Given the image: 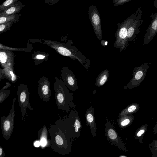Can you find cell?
I'll use <instances>...</instances> for the list:
<instances>
[{"label":"cell","mask_w":157,"mask_h":157,"mask_svg":"<svg viewBox=\"0 0 157 157\" xmlns=\"http://www.w3.org/2000/svg\"><path fill=\"white\" fill-rule=\"evenodd\" d=\"M21 16V14H18L6 16H0V24L12 21L17 22L19 21Z\"/></svg>","instance_id":"18"},{"label":"cell","mask_w":157,"mask_h":157,"mask_svg":"<svg viewBox=\"0 0 157 157\" xmlns=\"http://www.w3.org/2000/svg\"><path fill=\"white\" fill-rule=\"evenodd\" d=\"M151 63H144L134 68L132 77L129 82L124 87L125 89H132L138 86L144 80L147 72Z\"/></svg>","instance_id":"5"},{"label":"cell","mask_w":157,"mask_h":157,"mask_svg":"<svg viewBox=\"0 0 157 157\" xmlns=\"http://www.w3.org/2000/svg\"><path fill=\"white\" fill-rule=\"evenodd\" d=\"M86 120L87 123L94 130L96 129L94 110L92 106L86 109L85 114Z\"/></svg>","instance_id":"13"},{"label":"cell","mask_w":157,"mask_h":157,"mask_svg":"<svg viewBox=\"0 0 157 157\" xmlns=\"http://www.w3.org/2000/svg\"><path fill=\"white\" fill-rule=\"evenodd\" d=\"M15 57V54L13 52L0 49V65L3 68L7 67L14 70Z\"/></svg>","instance_id":"11"},{"label":"cell","mask_w":157,"mask_h":157,"mask_svg":"<svg viewBox=\"0 0 157 157\" xmlns=\"http://www.w3.org/2000/svg\"><path fill=\"white\" fill-rule=\"evenodd\" d=\"M131 0H113L112 3L114 6L122 5L128 2Z\"/></svg>","instance_id":"24"},{"label":"cell","mask_w":157,"mask_h":157,"mask_svg":"<svg viewBox=\"0 0 157 157\" xmlns=\"http://www.w3.org/2000/svg\"><path fill=\"white\" fill-rule=\"evenodd\" d=\"M11 83L10 82H6V84L1 90H7V88L11 86Z\"/></svg>","instance_id":"26"},{"label":"cell","mask_w":157,"mask_h":157,"mask_svg":"<svg viewBox=\"0 0 157 157\" xmlns=\"http://www.w3.org/2000/svg\"><path fill=\"white\" fill-rule=\"evenodd\" d=\"M40 144V142L38 141H36L34 144L35 146L36 147H38Z\"/></svg>","instance_id":"32"},{"label":"cell","mask_w":157,"mask_h":157,"mask_svg":"<svg viewBox=\"0 0 157 157\" xmlns=\"http://www.w3.org/2000/svg\"><path fill=\"white\" fill-rule=\"evenodd\" d=\"M0 49H3L6 50L10 51H27V49L26 48H18L13 47H10L4 45L3 44L0 43Z\"/></svg>","instance_id":"22"},{"label":"cell","mask_w":157,"mask_h":157,"mask_svg":"<svg viewBox=\"0 0 157 157\" xmlns=\"http://www.w3.org/2000/svg\"><path fill=\"white\" fill-rule=\"evenodd\" d=\"M45 56L41 55H38L36 56V58L38 59H42L44 58Z\"/></svg>","instance_id":"31"},{"label":"cell","mask_w":157,"mask_h":157,"mask_svg":"<svg viewBox=\"0 0 157 157\" xmlns=\"http://www.w3.org/2000/svg\"><path fill=\"white\" fill-rule=\"evenodd\" d=\"M108 42L106 40H101V44L103 46H105L107 45Z\"/></svg>","instance_id":"29"},{"label":"cell","mask_w":157,"mask_h":157,"mask_svg":"<svg viewBox=\"0 0 157 157\" xmlns=\"http://www.w3.org/2000/svg\"><path fill=\"white\" fill-rule=\"evenodd\" d=\"M40 144L41 146H44L46 144V139L44 138H42L41 140Z\"/></svg>","instance_id":"28"},{"label":"cell","mask_w":157,"mask_h":157,"mask_svg":"<svg viewBox=\"0 0 157 157\" xmlns=\"http://www.w3.org/2000/svg\"><path fill=\"white\" fill-rule=\"evenodd\" d=\"M139 109V104L138 103H132L126 107L119 113L118 117L125 115L132 114L137 112Z\"/></svg>","instance_id":"16"},{"label":"cell","mask_w":157,"mask_h":157,"mask_svg":"<svg viewBox=\"0 0 157 157\" xmlns=\"http://www.w3.org/2000/svg\"><path fill=\"white\" fill-rule=\"evenodd\" d=\"M55 78L53 88L57 108L68 114L71 109L74 108L76 106L73 101L74 94L70 91L62 80L56 76Z\"/></svg>","instance_id":"1"},{"label":"cell","mask_w":157,"mask_h":157,"mask_svg":"<svg viewBox=\"0 0 157 157\" xmlns=\"http://www.w3.org/2000/svg\"><path fill=\"white\" fill-rule=\"evenodd\" d=\"M56 141L57 144L59 145H62L63 143V140L61 137L59 135H57L55 137Z\"/></svg>","instance_id":"25"},{"label":"cell","mask_w":157,"mask_h":157,"mask_svg":"<svg viewBox=\"0 0 157 157\" xmlns=\"http://www.w3.org/2000/svg\"><path fill=\"white\" fill-rule=\"evenodd\" d=\"M126 157L124 156H121V157Z\"/></svg>","instance_id":"34"},{"label":"cell","mask_w":157,"mask_h":157,"mask_svg":"<svg viewBox=\"0 0 157 157\" xmlns=\"http://www.w3.org/2000/svg\"><path fill=\"white\" fill-rule=\"evenodd\" d=\"M138 12L136 18L133 23L128 28L127 39V44L128 47L130 43L135 42L137 37L140 33L139 29L140 26L143 22L142 19V11L141 7L138 9Z\"/></svg>","instance_id":"6"},{"label":"cell","mask_w":157,"mask_h":157,"mask_svg":"<svg viewBox=\"0 0 157 157\" xmlns=\"http://www.w3.org/2000/svg\"><path fill=\"white\" fill-rule=\"evenodd\" d=\"M24 6L22 2L18 0L10 7L0 13V16H6L17 14L20 12Z\"/></svg>","instance_id":"12"},{"label":"cell","mask_w":157,"mask_h":157,"mask_svg":"<svg viewBox=\"0 0 157 157\" xmlns=\"http://www.w3.org/2000/svg\"><path fill=\"white\" fill-rule=\"evenodd\" d=\"M109 76V71L107 69L100 72L96 78L95 86L100 87L103 86L107 82Z\"/></svg>","instance_id":"15"},{"label":"cell","mask_w":157,"mask_h":157,"mask_svg":"<svg viewBox=\"0 0 157 157\" xmlns=\"http://www.w3.org/2000/svg\"><path fill=\"white\" fill-rule=\"evenodd\" d=\"M1 71L5 77L10 82L13 83H17L18 77L15 73L14 70L8 67H5L1 69Z\"/></svg>","instance_id":"14"},{"label":"cell","mask_w":157,"mask_h":157,"mask_svg":"<svg viewBox=\"0 0 157 157\" xmlns=\"http://www.w3.org/2000/svg\"><path fill=\"white\" fill-rule=\"evenodd\" d=\"M154 5L156 9H157V0H155L154 1Z\"/></svg>","instance_id":"33"},{"label":"cell","mask_w":157,"mask_h":157,"mask_svg":"<svg viewBox=\"0 0 157 157\" xmlns=\"http://www.w3.org/2000/svg\"><path fill=\"white\" fill-rule=\"evenodd\" d=\"M17 95L18 97V102L19 107L21 110L22 119L25 120V116L26 114L28 116L27 109L31 110H33V108L29 102L30 93L28 90L27 85L20 83L18 86Z\"/></svg>","instance_id":"4"},{"label":"cell","mask_w":157,"mask_h":157,"mask_svg":"<svg viewBox=\"0 0 157 157\" xmlns=\"http://www.w3.org/2000/svg\"><path fill=\"white\" fill-rule=\"evenodd\" d=\"M137 12V10L123 21L118 22L117 25V29L114 34L115 39L114 47L119 49L120 52L126 49L128 47L127 39L128 29L134 21Z\"/></svg>","instance_id":"2"},{"label":"cell","mask_w":157,"mask_h":157,"mask_svg":"<svg viewBox=\"0 0 157 157\" xmlns=\"http://www.w3.org/2000/svg\"><path fill=\"white\" fill-rule=\"evenodd\" d=\"M134 117L132 114H127L120 117L118 119V122L121 127H125L131 124L133 122Z\"/></svg>","instance_id":"17"},{"label":"cell","mask_w":157,"mask_h":157,"mask_svg":"<svg viewBox=\"0 0 157 157\" xmlns=\"http://www.w3.org/2000/svg\"><path fill=\"white\" fill-rule=\"evenodd\" d=\"M152 18L150 25L146 30L143 41V45L149 44L157 33V12L151 14Z\"/></svg>","instance_id":"10"},{"label":"cell","mask_w":157,"mask_h":157,"mask_svg":"<svg viewBox=\"0 0 157 157\" xmlns=\"http://www.w3.org/2000/svg\"><path fill=\"white\" fill-rule=\"evenodd\" d=\"M4 78H5V77L2 72L1 68H0V82L2 81Z\"/></svg>","instance_id":"30"},{"label":"cell","mask_w":157,"mask_h":157,"mask_svg":"<svg viewBox=\"0 0 157 157\" xmlns=\"http://www.w3.org/2000/svg\"><path fill=\"white\" fill-rule=\"evenodd\" d=\"M14 23V21H12L4 24H0V33L6 32L9 30Z\"/></svg>","instance_id":"20"},{"label":"cell","mask_w":157,"mask_h":157,"mask_svg":"<svg viewBox=\"0 0 157 157\" xmlns=\"http://www.w3.org/2000/svg\"><path fill=\"white\" fill-rule=\"evenodd\" d=\"M56 48L58 52L62 55L68 56H73L71 51L64 47L59 46L57 47Z\"/></svg>","instance_id":"21"},{"label":"cell","mask_w":157,"mask_h":157,"mask_svg":"<svg viewBox=\"0 0 157 157\" xmlns=\"http://www.w3.org/2000/svg\"><path fill=\"white\" fill-rule=\"evenodd\" d=\"M10 91L9 90H0V104L4 101L9 96Z\"/></svg>","instance_id":"23"},{"label":"cell","mask_w":157,"mask_h":157,"mask_svg":"<svg viewBox=\"0 0 157 157\" xmlns=\"http://www.w3.org/2000/svg\"><path fill=\"white\" fill-rule=\"evenodd\" d=\"M18 0H7L0 5V13L10 7Z\"/></svg>","instance_id":"19"},{"label":"cell","mask_w":157,"mask_h":157,"mask_svg":"<svg viewBox=\"0 0 157 157\" xmlns=\"http://www.w3.org/2000/svg\"><path fill=\"white\" fill-rule=\"evenodd\" d=\"M16 100V98H14L8 115L7 117L2 115L1 117L2 135L6 140L10 139L13 129L15 117V103Z\"/></svg>","instance_id":"3"},{"label":"cell","mask_w":157,"mask_h":157,"mask_svg":"<svg viewBox=\"0 0 157 157\" xmlns=\"http://www.w3.org/2000/svg\"><path fill=\"white\" fill-rule=\"evenodd\" d=\"M37 92L41 99L45 102L49 101L51 95L50 82L48 77L43 76L38 81Z\"/></svg>","instance_id":"8"},{"label":"cell","mask_w":157,"mask_h":157,"mask_svg":"<svg viewBox=\"0 0 157 157\" xmlns=\"http://www.w3.org/2000/svg\"><path fill=\"white\" fill-rule=\"evenodd\" d=\"M0 157H5V154L3 147L0 146Z\"/></svg>","instance_id":"27"},{"label":"cell","mask_w":157,"mask_h":157,"mask_svg":"<svg viewBox=\"0 0 157 157\" xmlns=\"http://www.w3.org/2000/svg\"><path fill=\"white\" fill-rule=\"evenodd\" d=\"M62 81L69 89L75 92L78 90L76 77L73 72L68 69L63 68L61 72Z\"/></svg>","instance_id":"9"},{"label":"cell","mask_w":157,"mask_h":157,"mask_svg":"<svg viewBox=\"0 0 157 157\" xmlns=\"http://www.w3.org/2000/svg\"><path fill=\"white\" fill-rule=\"evenodd\" d=\"M89 12L90 19L95 34L98 40H101L103 38V33L98 10L96 6L92 5L90 6Z\"/></svg>","instance_id":"7"}]
</instances>
